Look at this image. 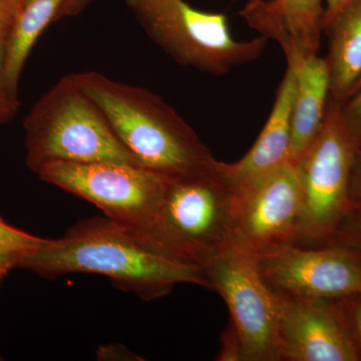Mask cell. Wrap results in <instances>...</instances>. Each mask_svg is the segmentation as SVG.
<instances>
[{"label": "cell", "instance_id": "6da1fadb", "mask_svg": "<svg viewBox=\"0 0 361 361\" xmlns=\"http://www.w3.org/2000/svg\"><path fill=\"white\" fill-rule=\"evenodd\" d=\"M18 268L39 276L92 273L144 300L168 295L178 284L210 288L200 268L168 257L132 230L104 217L80 221L59 239L21 254Z\"/></svg>", "mask_w": 361, "mask_h": 361}, {"label": "cell", "instance_id": "7a4b0ae2", "mask_svg": "<svg viewBox=\"0 0 361 361\" xmlns=\"http://www.w3.org/2000/svg\"><path fill=\"white\" fill-rule=\"evenodd\" d=\"M73 75L141 167L175 177L217 163L193 128L158 94L97 71Z\"/></svg>", "mask_w": 361, "mask_h": 361}, {"label": "cell", "instance_id": "3957f363", "mask_svg": "<svg viewBox=\"0 0 361 361\" xmlns=\"http://www.w3.org/2000/svg\"><path fill=\"white\" fill-rule=\"evenodd\" d=\"M234 198L219 161L192 174L167 177L147 241L168 257L204 271L231 247Z\"/></svg>", "mask_w": 361, "mask_h": 361}, {"label": "cell", "instance_id": "277c9868", "mask_svg": "<svg viewBox=\"0 0 361 361\" xmlns=\"http://www.w3.org/2000/svg\"><path fill=\"white\" fill-rule=\"evenodd\" d=\"M23 127L26 164L35 174L54 163L116 161L140 166L73 73L59 78L40 97Z\"/></svg>", "mask_w": 361, "mask_h": 361}, {"label": "cell", "instance_id": "5b68a950", "mask_svg": "<svg viewBox=\"0 0 361 361\" xmlns=\"http://www.w3.org/2000/svg\"><path fill=\"white\" fill-rule=\"evenodd\" d=\"M360 129L329 97L322 129L296 164L302 190L297 245L334 241L355 212L351 183Z\"/></svg>", "mask_w": 361, "mask_h": 361}, {"label": "cell", "instance_id": "8992f818", "mask_svg": "<svg viewBox=\"0 0 361 361\" xmlns=\"http://www.w3.org/2000/svg\"><path fill=\"white\" fill-rule=\"evenodd\" d=\"M149 39L176 63L226 75L262 56L267 37L238 40L224 13H206L185 0H126Z\"/></svg>", "mask_w": 361, "mask_h": 361}, {"label": "cell", "instance_id": "52a82bcc", "mask_svg": "<svg viewBox=\"0 0 361 361\" xmlns=\"http://www.w3.org/2000/svg\"><path fill=\"white\" fill-rule=\"evenodd\" d=\"M37 175L94 204L106 218L145 240L155 222L167 179L148 169L116 161L54 163Z\"/></svg>", "mask_w": 361, "mask_h": 361}, {"label": "cell", "instance_id": "ba28073f", "mask_svg": "<svg viewBox=\"0 0 361 361\" xmlns=\"http://www.w3.org/2000/svg\"><path fill=\"white\" fill-rule=\"evenodd\" d=\"M210 289L227 304L244 361L280 360L276 297L254 258L232 247L204 268Z\"/></svg>", "mask_w": 361, "mask_h": 361}, {"label": "cell", "instance_id": "9c48e42d", "mask_svg": "<svg viewBox=\"0 0 361 361\" xmlns=\"http://www.w3.org/2000/svg\"><path fill=\"white\" fill-rule=\"evenodd\" d=\"M301 205L300 176L292 163L235 191L232 248L256 258L295 244Z\"/></svg>", "mask_w": 361, "mask_h": 361}, {"label": "cell", "instance_id": "30bf717a", "mask_svg": "<svg viewBox=\"0 0 361 361\" xmlns=\"http://www.w3.org/2000/svg\"><path fill=\"white\" fill-rule=\"evenodd\" d=\"M271 290L341 300L361 295V254L341 248L290 244L254 258Z\"/></svg>", "mask_w": 361, "mask_h": 361}, {"label": "cell", "instance_id": "8fae6325", "mask_svg": "<svg viewBox=\"0 0 361 361\" xmlns=\"http://www.w3.org/2000/svg\"><path fill=\"white\" fill-rule=\"evenodd\" d=\"M274 294L280 360H360L336 300Z\"/></svg>", "mask_w": 361, "mask_h": 361}, {"label": "cell", "instance_id": "7c38bea8", "mask_svg": "<svg viewBox=\"0 0 361 361\" xmlns=\"http://www.w3.org/2000/svg\"><path fill=\"white\" fill-rule=\"evenodd\" d=\"M295 75L287 66L267 122L255 144L243 158L223 163L222 170L234 191L250 186L261 178L290 163L291 120Z\"/></svg>", "mask_w": 361, "mask_h": 361}, {"label": "cell", "instance_id": "4fadbf2b", "mask_svg": "<svg viewBox=\"0 0 361 361\" xmlns=\"http://www.w3.org/2000/svg\"><path fill=\"white\" fill-rule=\"evenodd\" d=\"M240 14L262 37L278 42L284 54H317L323 0H250Z\"/></svg>", "mask_w": 361, "mask_h": 361}, {"label": "cell", "instance_id": "5bb4252c", "mask_svg": "<svg viewBox=\"0 0 361 361\" xmlns=\"http://www.w3.org/2000/svg\"><path fill=\"white\" fill-rule=\"evenodd\" d=\"M286 61L295 75L290 163L296 165L324 122L330 97L329 71L326 59L317 54L287 56Z\"/></svg>", "mask_w": 361, "mask_h": 361}, {"label": "cell", "instance_id": "9a60e30c", "mask_svg": "<svg viewBox=\"0 0 361 361\" xmlns=\"http://www.w3.org/2000/svg\"><path fill=\"white\" fill-rule=\"evenodd\" d=\"M322 30L329 37V97L341 104L353 96L361 78V0L346 4Z\"/></svg>", "mask_w": 361, "mask_h": 361}, {"label": "cell", "instance_id": "2e32d148", "mask_svg": "<svg viewBox=\"0 0 361 361\" xmlns=\"http://www.w3.org/2000/svg\"><path fill=\"white\" fill-rule=\"evenodd\" d=\"M66 0H32L16 16L6 47L4 80L7 92L18 99L21 71L40 35L58 18Z\"/></svg>", "mask_w": 361, "mask_h": 361}, {"label": "cell", "instance_id": "e0dca14e", "mask_svg": "<svg viewBox=\"0 0 361 361\" xmlns=\"http://www.w3.org/2000/svg\"><path fill=\"white\" fill-rule=\"evenodd\" d=\"M47 238L28 234L18 228L7 224L0 217V251L25 254L39 248Z\"/></svg>", "mask_w": 361, "mask_h": 361}, {"label": "cell", "instance_id": "ac0fdd59", "mask_svg": "<svg viewBox=\"0 0 361 361\" xmlns=\"http://www.w3.org/2000/svg\"><path fill=\"white\" fill-rule=\"evenodd\" d=\"M336 304L361 360V295L336 300Z\"/></svg>", "mask_w": 361, "mask_h": 361}, {"label": "cell", "instance_id": "d6986e66", "mask_svg": "<svg viewBox=\"0 0 361 361\" xmlns=\"http://www.w3.org/2000/svg\"><path fill=\"white\" fill-rule=\"evenodd\" d=\"M13 25L0 26V123H8L18 109V99L7 92L4 80V63L7 37Z\"/></svg>", "mask_w": 361, "mask_h": 361}, {"label": "cell", "instance_id": "ffe728a7", "mask_svg": "<svg viewBox=\"0 0 361 361\" xmlns=\"http://www.w3.org/2000/svg\"><path fill=\"white\" fill-rule=\"evenodd\" d=\"M217 360L222 361H244L241 344H240L238 336H237L236 332H235L231 324L223 334L222 348H221L220 355H218Z\"/></svg>", "mask_w": 361, "mask_h": 361}, {"label": "cell", "instance_id": "44dd1931", "mask_svg": "<svg viewBox=\"0 0 361 361\" xmlns=\"http://www.w3.org/2000/svg\"><path fill=\"white\" fill-rule=\"evenodd\" d=\"M23 8L21 0H0V26L13 25Z\"/></svg>", "mask_w": 361, "mask_h": 361}, {"label": "cell", "instance_id": "7402d4cb", "mask_svg": "<svg viewBox=\"0 0 361 361\" xmlns=\"http://www.w3.org/2000/svg\"><path fill=\"white\" fill-rule=\"evenodd\" d=\"M21 254L0 251V283L14 268H18Z\"/></svg>", "mask_w": 361, "mask_h": 361}, {"label": "cell", "instance_id": "603a6c76", "mask_svg": "<svg viewBox=\"0 0 361 361\" xmlns=\"http://www.w3.org/2000/svg\"><path fill=\"white\" fill-rule=\"evenodd\" d=\"M92 1V0H66L65 4L61 6V11H59L56 20L68 18V16H78Z\"/></svg>", "mask_w": 361, "mask_h": 361}, {"label": "cell", "instance_id": "cb8c5ba5", "mask_svg": "<svg viewBox=\"0 0 361 361\" xmlns=\"http://www.w3.org/2000/svg\"><path fill=\"white\" fill-rule=\"evenodd\" d=\"M355 96L349 102L348 108L344 109V114L358 127L361 128V87L355 92Z\"/></svg>", "mask_w": 361, "mask_h": 361}, {"label": "cell", "instance_id": "d4e9b609", "mask_svg": "<svg viewBox=\"0 0 361 361\" xmlns=\"http://www.w3.org/2000/svg\"><path fill=\"white\" fill-rule=\"evenodd\" d=\"M350 1H353V0H323V2H324V16H323L322 25L331 20L338 11H341Z\"/></svg>", "mask_w": 361, "mask_h": 361}, {"label": "cell", "instance_id": "484cf974", "mask_svg": "<svg viewBox=\"0 0 361 361\" xmlns=\"http://www.w3.org/2000/svg\"><path fill=\"white\" fill-rule=\"evenodd\" d=\"M353 205H355V211L360 210V209H361V182L360 184V188H358L357 193L353 194Z\"/></svg>", "mask_w": 361, "mask_h": 361}, {"label": "cell", "instance_id": "4316f807", "mask_svg": "<svg viewBox=\"0 0 361 361\" xmlns=\"http://www.w3.org/2000/svg\"><path fill=\"white\" fill-rule=\"evenodd\" d=\"M357 232H358V236H360V242H361V218L360 219V223H358L357 225Z\"/></svg>", "mask_w": 361, "mask_h": 361}, {"label": "cell", "instance_id": "83f0119b", "mask_svg": "<svg viewBox=\"0 0 361 361\" xmlns=\"http://www.w3.org/2000/svg\"><path fill=\"white\" fill-rule=\"evenodd\" d=\"M360 87H361V78L360 80V82H357V85H356L355 89V90H353V94H355V92H357V90H360Z\"/></svg>", "mask_w": 361, "mask_h": 361}, {"label": "cell", "instance_id": "f1b7e54d", "mask_svg": "<svg viewBox=\"0 0 361 361\" xmlns=\"http://www.w3.org/2000/svg\"><path fill=\"white\" fill-rule=\"evenodd\" d=\"M32 1V0H21V2H23V6H25V4H27L28 2Z\"/></svg>", "mask_w": 361, "mask_h": 361}, {"label": "cell", "instance_id": "f546056e", "mask_svg": "<svg viewBox=\"0 0 361 361\" xmlns=\"http://www.w3.org/2000/svg\"><path fill=\"white\" fill-rule=\"evenodd\" d=\"M0 360H4V357H2L1 355H0Z\"/></svg>", "mask_w": 361, "mask_h": 361}]
</instances>
